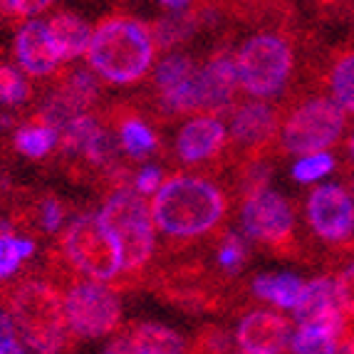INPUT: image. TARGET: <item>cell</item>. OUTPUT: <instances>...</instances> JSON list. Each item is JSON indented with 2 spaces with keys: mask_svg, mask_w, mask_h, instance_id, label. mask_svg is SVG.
<instances>
[{
  "mask_svg": "<svg viewBox=\"0 0 354 354\" xmlns=\"http://www.w3.org/2000/svg\"><path fill=\"white\" fill-rule=\"evenodd\" d=\"M136 354H183V337L164 325H144L129 332Z\"/></svg>",
  "mask_w": 354,
  "mask_h": 354,
  "instance_id": "obj_22",
  "label": "cell"
},
{
  "mask_svg": "<svg viewBox=\"0 0 354 354\" xmlns=\"http://www.w3.org/2000/svg\"><path fill=\"white\" fill-rule=\"evenodd\" d=\"M67 325L77 337L92 339V337L109 335L119 327L122 319V302L117 292L106 288V283H77L65 295Z\"/></svg>",
  "mask_w": 354,
  "mask_h": 354,
  "instance_id": "obj_8",
  "label": "cell"
},
{
  "mask_svg": "<svg viewBox=\"0 0 354 354\" xmlns=\"http://www.w3.org/2000/svg\"><path fill=\"white\" fill-rule=\"evenodd\" d=\"M347 124V112L332 97L313 95L290 109L280 127V144L288 153L305 156V153L327 151Z\"/></svg>",
  "mask_w": 354,
  "mask_h": 354,
  "instance_id": "obj_6",
  "label": "cell"
},
{
  "mask_svg": "<svg viewBox=\"0 0 354 354\" xmlns=\"http://www.w3.org/2000/svg\"><path fill=\"white\" fill-rule=\"evenodd\" d=\"M35 253V243L12 233H0V280L15 275L25 258Z\"/></svg>",
  "mask_w": 354,
  "mask_h": 354,
  "instance_id": "obj_28",
  "label": "cell"
},
{
  "mask_svg": "<svg viewBox=\"0 0 354 354\" xmlns=\"http://www.w3.org/2000/svg\"><path fill=\"white\" fill-rule=\"evenodd\" d=\"M330 97L347 114H354V48H339L327 59Z\"/></svg>",
  "mask_w": 354,
  "mask_h": 354,
  "instance_id": "obj_20",
  "label": "cell"
},
{
  "mask_svg": "<svg viewBox=\"0 0 354 354\" xmlns=\"http://www.w3.org/2000/svg\"><path fill=\"white\" fill-rule=\"evenodd\" d=\"M243 230L253 241L283 250L295 236V213L283 194L270 189H255L243 203Z\"/></svg>",
  "mask_w": 354,
  "mask_h": 354,
  "instance_id": "obj_9",
  "label": "cell"
},
{
  "mask_svg": "<svg viewBox=\"0 0 354 354\" xmlns=\"http://www.w3.org/2000/svg\"><path fill=\"white\" fill-rule=\"evenodd\" d=\"M100 218L112 230L122 248L124 272H139L153 255L156 238H153L151 206H147L144 194L136 189H117L106 198Z\"/></svg>",
  "mask_w": 354,
  "mask_h": 354,
  "instance_id": "obj_5",
  "label": "cell"
},
{
  "mask_svg": "<svg viewBox=\"0 0 354 354\" xmlns=\"http://www.w3.org/2000/svg\"><path fill=\"white\" fill-rule=\"evenodd\" d=\"M280 127L278 109L270 106L268 102L250 97L248 102H243L233 112V122H230V139L241 149H260L268 142L275 139Z\"/></svg>",
  "mask_w": 354,
  "mask_h": 354,
  "instance_id": "obj_16",
  "label": "cell"
},
{
  "mask_svg": "<svg viewBox=\"0 0 354 354\" xmlns=\"http://www.w3.org/2000/svg\"><path fill=\"white\" fill-rule=\"evenodd\" d=\"M10 310L20 337L37 354H55L67 337L65 297L45 280H25L10 295Z\"/></svg>",
  "mask_w": 354,
  "mask_h": 354,
  "instance_id": "obj_4",
  "label": "cell"
},
{
  "mask_svg": "<svg viewBox=\"0 0 354 354\" xmlns=\"http://www.w3.org/2000/svg\"><path fill=\"white\" fill-rule=\"evenodd\" d=\"M335 169V156L327 151H317V153H305L297 159V164L292 166V178L300 183H313L325 178L327 174Z\"/></svg>",
  "mask_w": 354,
  "mask_h": 354,
  "instance_id": "obj_29",
  "label": "cell"
},
{
  "mask_svg": "<svg viewBox=\"0 0 354 354\" xmlns=\"http://www.w3.org/2000/svg\"><path fill=\"white\" fill-rule=\"evenodd\" d=\"M196 62L189 55L171 53L153 70L151 84L156 102L169 114L196 112Z\"/></svg>",
  "mask_w": 354,
  "mask_h": 354,
  "instance_id": "obj_12",
  "label": "cell"
},
{
  "mask_svg": "<svg viewBox=\"0 0 354 354\" xmlns=\"http://www.w3.org/2000/svg\"><path fill=\"white\" fill-rule=\"evenodd\" d=\"M57 142H59L57 129L40 122V119H37L35 124H28L23 129H18V134H15V149L20 153H25V156H30V159L48 156Z\"/></svg>",
  "mask_w": 354,
  "mask_h": 354,
  "instance_id": "obj_23",
  "label": "cell"
},
{
  "mask_svg": "<svg viewBox=\"0 0 354 354\" xmlns=\"http://www.w3.org/2000/svg\"><path fill=\"white\" fill-rule=\"evenodd\" d=\"M337 354H354V332H342L339 342H337Z\"/></svg>",
  "mask_w": 354,
  "mask_h": 354,
  "instance_id": "obj_39",
  "label": "cell"
},
{
  "mask_svg": "<svg viewBox=\"0 0 354 354\" xmlns=\"http://www.w3.org/2000/svg\"><path fill=\"white\" fill-rule=\"evenodd\" d=\"M65 255L77 272L97 283H114L119 275H124L117 238L104 225V221L92 213L72 221L65 233Z\"/></svg>",
  "mask_w": 354,
  "mask_h": 354,
  "instance_id": "obj_7",
  "label": "cell"
},
{
  "mask_svg": "<svg viewBox=\"0 0 354 354\" xmlns=\"http://www.w3.org/2000/svg\"><path fill=\"white\" fill-rule=\"evenodd\" d=\"M89 70L109 84L142 82L149 75L156 57V42H153L151 28L144 25L134 15L127 12H112L100 20L87 45Z\"/></svg>",
  "mask_w": 354,
  "mask_h": 354,
  "instance_id": "obj_2",
  "label": "cell"
},
{
  "mask_svg": "<svg viewBox=\"0 0 354 354\" xmlns=\"http://www.w3.org/2000/svg\"><path fill=\"white\" fill-rule=\"evenodd\" d=\"M45 25H48V35L53 40L59 62H70V59H77L80 55L87 53L92 30H89L87 20L80 18L77 12L59 10Z\"/></svg>",
  "mask_w": 354,
  "mask_h": 354,
  "instance_id": "obj_18",
  "label": "cell"
},
{
  "mask_svg": "<svg viewBox=\"0 0 354 354\" xmlns=\"http://www.w3.org/2000/svg\"><path fill=\"white\" fill-rule=\"evenodd\" d=\"M319 12H325L330 18H339L354 10V0H313Z\"/></svg>",
  "mask_w": 354,
  "mask_h": 354,
  "instance_id": "obj_37",
  "label": "cell"
},
{
  "mask_svg": "<svg viewBox=\"0 0 354 354\" xmlns=\"http://www.w3.org/2000/svg\"><path fill=\"white\" fill-rule=\"evenodd\" d=\"M339 337L327 332L325 327L297 325L295 335H290V352L292 354H337Z\"/></svg>",
  "mask_w": 354,
  "mask_h": 354,
  "instance_id": "obj_24",
  "label": "cell"
},
{
  "mask_svg": "<svg viewBox=\"0 0 354 354\" xmlns=\"http://www.w3.org/2000/svg\"><path fill=\"white\" fill-rule=\"evenodd\" d=\"M349 156H352V161H354V134L349 136Z\"/></svg>",
  "mask_w": 354,
  "mask_h": 354,
  "instance_id": "obj_42",
  "label": "cell"
},
{
  "mask_svg": "<svg viewBox=\"0 0 354 354\" xmlns=\"http://www.w3.org/2000/svg\"><path fill=\"white\" fill-rule=\"evenodd\" d=\"M100 131H102L100 122H97L92 114L80 112V114H75L57 134H59V142H62V147H65L67 151H84V147H87Z\"/></svg>",
  "mask_w": 354,
  "mask_h": 354,
  "instance_id": "obj_27",
  "label": "cell"
},
{
  "mask_svg": "<svg viewBox=\"0 0 354 354\" xmlns=\"http://www.w3.org/2000/svg\"><path fill=\"white\" fill-rule=\"evenodd\" d=\"M102 354H136V349H134V344H131V337L122 335L119 339H114V342L109 344Z\"/></svg>",
  "mask_w": 354,
  "mask_h": 354,
  "instance_id": "obj_38",
  "label": "cell"
},
{
  "mask_svg": "<svg viewBox=\"0 0 354 354\" xmlns=\"http://www.w3.org/2000/svg\"><path fill=\"white\" fill-rule=\"evenodd\" d=\"M241 87L236 70V55L230 48H218L196 70V109L221 114L230 109Z\"/></svg>",
  "mask_w": 354,
  "mask_h": 354,
  "instance_id": "obj_11",
  "label": "cell"
},
{
  "mask_svg": "<svg viewBox=\"0 0 354 354\" xmlns=\"http://www.w3.org/2000/svg\"><path fill=\"white\" fill-rule=\"evenodd\" d=\"M245 258V248H243V241L236 236H230L223 241V245L218 248V263L225 270H238Z\"/></svg>",
  "mask_w": 354,
  "mask_h": 354,
  "instance_id": "obj_31",
  "label": "cell"
},
{
  "mask_svg": "<svg viewBox=\"0 0 354 354\" xmlns=\"http://www.w3.org/2000/svg\"><path fill=\"white\" fill-rule=\"evenodd\" d=\"M337 292H339L342 310L354 317V260L344 268L342 275L337 278Z\"/></svg>",
  "mask_w": 354,
  "mask_h": 354,
  "instance_id": "obj_32",
  "label": "cell"
},
{
  "mask_svg": "<svg viewBox=\"0 0 354 354\" xmlns=\"http://www.w3.org/2000/svg\"><path fill=\"white\" fill-rule=\"evenodd\" d=\"M292 319L297 325H315L325 327L335 337H342L344 327V310L337 292V280L319 275L302 285V292L292 307Z\"/></svg>",
  "mask_w": 354,
  "mask_h": 354,
  "instance_id": "obj_13",
  "label": "cell"
},
{
  "mask_svg": "<svg viewBox=\"0 0 354 354\" xmlns=\"http://www.w3.org/2000/svg\"><path fill=\"white\" fill-rule=\"evenodd\" d=\"M225 147V127L216 114L191 117L176 134V153L183 164L196 166L216 159Z\"/></svg>",
  "mask_w": 354,
  "mask_h": 354,
  "instance_id": "obj_15",
  "label": "cell"
},
{
  "mask_svg": "<svg viewBox=\"0 0 354 354\" xmlns=\"http://www.w3.org/2000/svg\"><path fill=\"white\" fill-rule=\"evenodd\" d=\"M228 198L218 183L206 176L176 174L159 186L151 201L153 228L171 241H194L221 225Z\"/></svg>",
  "mask_w": 354,
  "mask_h": 354,
  "instance_id": "obj_1",
  "label": "cell"
},
{
  "mask_svg": "<svg viewBox=\"0 0 354 354\" xmlns=\"http://www.w3.org/2000/svg\"><path fill=\"white\" fill-rule=\"evenodd\" d=\"M238 347L250 354H283L290 344V319L270 310L243 315L236 330Z\"/></svg>",
  "mask_w": 354,
  "mask_h": 354,
  "instance_id": "obj_14",
  "label": "cell"
},
{
  "mask_svg": "<svg viewBox=\"0 0 354 354\" xmlns=\"http://www.w3.org/2000/svg\"><path fill=\"white\" fill-rule=\"evenodd\" d=\"M15 342H18V327H15V319H12V315L0 310V352H6V349L12 347Z\"/></svg>",
  "mask_w": 354,
  "mask_h": 354,
  "instance_id": "obj_35",
  "label": "cell"
},
{
  "mask_svg": "<svg viewBox=\"0 0 354 354\" xmlns=\"http://www.w3.org/2000/svg\"><path fill=\"white\" fill-rule=\"evenodd\" d=\"M15 59L30 77H48L59 67V57L42 20H25L15 32Z\"/></svg>",
  "mask_w": 354,
  "mask_h": 354,
  "instance_id": "obj_17",
  "label": "cell"
},
{
  "mask_svg": "<svg viewBox=\"0 0 354 354\" xmlns=\"http://www.w3.org/2000/svg\"><path fill=\"white\" fill-rule=\"evenodd\" d=\"M238 82L255 100H272L285 92L297 65V32L292 23L258 25L236 50Z\"/></svg>",
  "mask_w": 354,
  "mask_h": 354,
  "instance_id": "obj_3",
  "label": "cell"
},
{
  "mask_svg": "<svg viewBox=\"0 0 354 354\" xmlns=\"http://www.w3.org/2000/svg\"><path fill=\"white\" fill-rule=\"evenodd\" d=\"M161 183H164V174H161V169H156V166H147V169H142L139 176H136V191H139V194H156Z\"/></svg>",
  "mask_w": 354,
  "mask_h": 354,
  "instance_id": "obj_34",
  "label": "cell"
},
{
  "mask_svg": "<svg viewBox=\"0 0 354 354\" xmlns=\"http://www.w3.org/2000/svg\"><path fill=\"white\" fill-rule=\"evenodd\" d=\"M203 28L201 12L196 8V3L186 10H178L169 18H159L151 23V35L159 50H174L176 45H183L186 40Z\"/></svg>",
  "mask_w": 354,
  "mask_h": 354,
  "instance_id": "obj_19",
  "label": "cell"
},
{
  "mask_svg": "<svg viewBox=\"0 0 354 354\" xmlns=\"http://www.w3.org/2000/svg\"><path fill=\"white\" fill-rule=\"evenodd\" d=\"M55 0H10V12L12 20H28L37 12L48 10Z\"/></svg>",
  "mask_w": 354,
  "mask_h": 354,
  "instance_id": "obj_33",
  "label": "cell"
},
{
  "mask_svg": "<svg viewBox=\"0 0 354 354\" xmlns=\"http://www.w3.org/2000/svg\"><path fill=\"white\" fill-rule=\"evenodd\" d=\"M302 280L292 272H266L253 280V292L260 300L278 307H295L297 297L302 292Z\"/></svg>",
  "mask_w": 354,
  "mask_h": 354,
  "instance_id": "obj_21",
  "label": "cell"
},
{
  "mask_svg": "<svg viewBox=\"0 0 354 354\" xmlns=\"http://www.w3.org/2000/svg\"><path fill=\"white\" fill-rule=\"evenodd\" d=\"M352 198H354V178H352Z\"/></svg>",
  "mask_w": 354,
  "mask_h": 354,
  "instance_id": "obj_43",
  "label": "cell"
},
{
  "mask_svg": "<svg viewBox=\"0 0 354 354\" xmlns=\"http://www.w3.org/2000/svg\"><path fill=\"white\" fill-rule=\"evenodd\" d=\"M30 97V87L18 70L0 65V102L3 104H23Z\"/></svg>",
  "mask_w": 354,
  "mask_h": 354,
  "instance_id": "obj_30",
  "label": "cell"
},
{
  "mask_svg": "<svg viewBox=\"0 0 354 354\" xmlns=\"http://www.w3.org/2000/svg\"><path fill=\"white\" fill-rule=\"evenodd\" d=\"M305 213L315 236L330 245L354 236V198L337 183H322L310 191Z\"/></svg>",
  "mask_w": 354,
  "mask_h": 354,
  "instance_id": "obj_10",
  "label": "cell"
},
{
  "mask_svg": "<svg viewBox=\"0 0 354 354\" xmlns=\"http://www.w3.org/2000/svg\"><path fill=\"white\" fill-rule=\"evenodd\" d=\"M161 6L169 8V10L178 12V10H186V8H191L196 3V0H159Z\"/></svg>",
  "mask_w": 354,
  "mask_h": 354,
  "instance_id": "obj_40",
  "label": "cell"
},
{
  "mask_svg": "<svg viewBox=\"0 0 354 354\" xmlns=\"http://www.w3.org/2000/svg\"><path fill=\"white\" fill-rule=\"evenodd\" d=\"M57 92L75 106L77 112H84V109L100 97V82H97V77L92 75V72L77 70V72H72L67 80H62Z\"/></svg>",
  "mask_w": 354,
  "mask_h": 354,
  "instance_id": "obj_25",
  "label": "cell"
},
{
  "mask_svg": "<svg viewBox=\"0 0 354 354\" xmlns=\"http://www.w3.org/2000/svg\"><path fill=\"white\" fill-rule=\"evenodd\" d=\"M119 144L129 156L142 159L156 149V134L149 129L147 122H142L139 117H129L119 127Z\"/></svg>",
  "mask_w": 354,
  "mask_h": 354,
  "instance_id": "obj_26",
  "label": "cell"
},
{
  "mask_svg": "<svg viewBox=\"0 0 354 354\" xmlns=\"http://www.w3.org/2000/svg\"><path fill=\"white\" fill-rule=\"evenodd\" d=\"M42 225L50 233H55L62 225V206H59V201L50 198V201L42 203Z\"/></svg>",
  "mask_w": 354,
  "mask_h": 354,
  "instance_id": "obj_36",
  "label": "cell"
},
{
  "mask_svg": "<svg viewBox=\"0 0 354 354\" xmlns=\"http://www.w3.org/2000/svg\"><path fill=\"white\" fill-rule=\"evenodd\" d=\"M238 354H250V352H243V349H241V352H238Z\"/></svg>",
  "mask_w": 354,
  "mask_h": 354,
  "instance_id": "obj_44",
  "label": "cell"
},
{
  "mask_svg": "<svg viewBox=\"0 0 354 354\" xmlns=\"http://www.w3.org/2000/svg\"><path fill=\"white\" fill-rule=\"evenodd\" d=\"M12 20V12H10V0H0V25Z\"/></svg>",
  "mask_w": 354,
  "mask_h": 354,
  "instance_id": "obj_41",
  "label": "cell"
}]
</instances>
